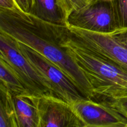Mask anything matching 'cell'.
I'll list each match as a JSON object with an SVG mask.
<instances>
[{
	"mask_svg": "<svg viewBox=\"0 0 127 127\" xmlns=\"http://www.w3.org/2000/svg\"><path fill=\"white\" fill-rule=\"evenodd\" d=\"M67 26L46 22L19 9H0V32L26 45L60 68L88 99H94L89 81L62 45Z\"/></svg>",
	"mask_w": 127,
	"mask_h": 127,
	"instance_id": "1",
	"label": "cell"
},
{
	"mask_svg": "<svg viewBox=\"0 0 127 127\" xmlns=\"http://www.w3.org/2000/svg\"><path fill=\"white\" fill-rule=\"evenodd\" d=\"M68 31L62 45L89 81L94 100L127 97V71L74 42Z\"/></svg>",
	"mask_w": 127,
	"mask_h": 127,
	"instance_id": "2",
	"label": "cell"
},
{
	"mask_svg": "<svg viewBox=\"0 0 127 127\" xmlns=\"http://www.w3.org/2000/svg\"><path fill=\"white\" fill-rule=\"evenodd\" d=\"M0 57L11 65L31 94L39 97L55 96L47 81L19 49L17 41L2 32H0Z\"/></svg>",
	"mask_w": 127,
	"mask_h": 127,
	"instance_id": "3",
	"label": "cell"
},
{
	"mask_svg": "<svg viewBox=\"0 0 127 127\" xmlns=\"http://www.w3.org/2000/svg\"><path fill=\"white\" fill-rule=\"evenodd\" d=\"M17 42L22 53L50 86L55 96L71 104L79 99H88L78 86L54 63L26 45Z\"/></svg>",
	"mask_w": 127,
	"mask_h": 127,
	"instance_id": "4",
	"label": "cell"
},
{
	"mask_svg": "<svg viewBox=\"0 0 127 127\" xmlns=\"http://www.w3.org/2000/svg\"><path fill=\"white\" fill-rule=\"evenodd\" d=\"M67 26L109 34L119 30L112 1L109 0H93L84 7L72 11Z\"/></svg>",
	"mask_w": 127,
	"mask_h": 127,
	"instance_id": "5",
	"label": "cell"
},
{
	"mask_svg": "<svg viewBox=\"0 0 127 127\" xmlns=\"http://www.w3.org/2000/svg\"><path fill=\"white\" fill-rule=\"evenodd\" d=\"M68 27V35L74 42L127 71L126 45L109 33L91 32L69 26Z\"/></svg>",
	"mask_w": 127,
	"mask_h": 127,
	"instance_id": "6",
	"label": "cell"
},
{
	"mask_svg": "<svg viewBox=\"0 0 127 127\" xmlns=\"http://www.w3.org/2000/svg\"><path fill=\"white\" fill-rule=\"evenodd\" d=\"M72 105L84 127H127V119L105 102L82 99Z\"/></svg>",
	"mask_w": 127,
	"mask_h": 127,
	"instance_id": "7",
	"label": "cell"
},
{
	"mask_svg": "<svg viewBox=\"0 0 127 127\" xmlns=\"http://www.w3.org/2000/svg\"><path fill=\"white\" fill-rule=\"evenodd\" d=\"M39 127H84L71 103L53 95L38 100Z\"/></svg>",
	"mask_w": 127,
	"mask_h": 127,
	"instance_id": "8",
	"label": "cell"
},
{
	"mask_svg": "<svg viewBox=\"0 0 127 127\" xmlns=\"http://www.w3.org/2000/svg\"><path fill=\"white\" fill-rule=\"evenodd\" d=\"M71 11L66 0H33L30 14L46 22L67 26Z\"/></svg>",
	"mask_w": 127,
	"mask_h": 127,
	"instance_id": "9",
	"label": "cell"
},
{
	"mask_svg": "<svg viewBox=\"0 0 127 127\" xmlns=\"http://www.w3.org/2000/svg\"><path fill=\"white\" fill-rule=\"evenodd\" d=\"M39 97L29 93L12 95L19 127H39Z\"/></svg>",
	"mask_w": 127,
	"mask_h": 127,
	"instance_id": "10",
	"label": "cell"
},
{
	"mask_svg": "<svg viewBox=\"0 0 127 127\" xmlns=\"http://www.w3.org/2000/svg\"><path fill=\"white\" fill-rule=\"evenodd\" d=\"M0 81V87L6 89L12 95L29 93L11 65L1 57Z\"/></svg>",
	"mask_w": 127,
	"mask_h": 127,
	"instance_id": "11",
	"label": "cell"
},
{
	"mask_svg": "<svg viewBox=\"0 0 127 127\" xmlns=\"http://www.w3.org/2000/svg\"><path fill=\"white\" fill-rule=\"evenodd\" d=\"M0 127H19L12 95L0 87Z\"/></svg>",
	"mask_w": 127,
	"mask_h": 127,
	"instance_id": "12",
	"label": "cell"
},
{
	"mask_svg": "<svg viewBox=\"0 0 127 127\" xmlns=\"http://www.w3.org/2000/svg\"><path fill=\"white\" fill-rule=\"evenodd\" d=\"M119 29H127V0H112Z\"/></svg>",
	"mask_w": 127,
	"mask_h": 127,
	"instance_id": "13",
	"label": "cell"
},
{
	"mask_svg": "<svg viewBox=\"0 0 127 127\" xmlns=\"http://www.w3.org/2000/svg\"><path fill=\"white\" fill-rule=\"evenodd\" d=\"M100 100L105 102L110 107L117 110L127 120V97L118 99H104Z\"/></svg>",
	"mask_w": 127,
	"mask_h": 127,
	"instance_id": "14",
	"label": "cell"
},
{
	"mask_svg": "<svg viewBox=\"0 0 127 127\" xmlns=\"http://www.w3.org/2000/svg\"><path fill=\"white\" fill-rule=\"evenodd\" d=\"M21 11L31 13L33 6V0H14Z\"/></svg>",
	"mask_w": 127,
	"mask_h": 127,
	"instance_id": "15",
	"label": "cell"
},
{
	"mask_svg": "<svg viewBox=\"0 0 127 127\" xmlns=\"http://www.w3.org/2000/svg\"><path fill=\"white\" fill-rule=\"evenodd\" d=\"M110 35L115 39L127 47V29L117 30L115 32L110 33Z\"/></svg>",
	"mask_w": 127,
	"mask_h": 127,
	"instance_id": "16",
	"label": "cell"
},
{
	"mask_svg": "<svg viewBox=\"0 0 127 127\" xmlns=\"http://www.w3.org/2000/svg\"><path fill=\"white\" fill-rule=\"evenodd\" d=\"M72 11L78 10L84 7L93 0H66Z\"/></svg>",
	"mask_w": 127,
	"mask_h": 127,
	"instance_id": "17",
	"label": "cell"
},
{
	"mask_svg": "<svg viewBox=\"0 0 127 127\" xmlns=\"http://www.w3.org/2000/svg\"><path fill=\"white\" fill-rule=\"evenodd\" d=\"M0 9L14 10L19 7L14 0H0Z\"/></svg>",
	"mask_w": 127,
	"mask_h": 127,
	"instance_id": "18",
	"label": "cell"
},
{
	"mask_svg": "<svg viewBox=\"0 0 127 127\" xmlns=\"http://www.w3.org/2000/svg\"><path fill=\"white\" fill-rule=\"evenodd\" d=\"M109 1H112V0H109Z\"/></svg>",
	"mask_w": 127,
	"mask_h": 127,
	"instance_id": "19",
	"label": "cell"
}]
</instances>
